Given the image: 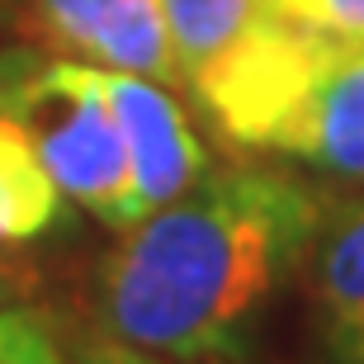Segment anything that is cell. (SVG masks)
I'll return each instance as SVG.
<instances>
[{
	"mask_svg": "<svg viewBox=\"0 0 364 364\" xmlns=\"http://www.w3.org/2000/svg\"><path fill=\"white\" fill-rule=\"evenodd\" d=\"M279 156L336 180H364V43L341 48L284 133Z\"/></svg>",
	"mask_w": 364,
	"mask_h": 364,
	"instance_id": "8992f818",
	"label": "cell"
},
{
	"mask_svg": "<svg viewBox=\"0 0 364 364\" xmlns=\"http://www.w3.org/2000/svg\"><path fill=\"white\" fill-rule=\"evenodd\" d=\"M76 364H114V360H109L105 341H95V346H90V350H85V355H81V360H76Z\"/></svg>",
	"mask_w": 364,
	"mask_h": 364,
	"instance_id": "5bb4252c",
	"label": "cell"
},
{
	"mask_svg": "<svg viewBox=\"0 0 364 364\" xmlns=\"http://www.w3.org/2000/svg\"><path fill=\"white\" fill-rule=\"evenodd\" d=\"M62 199L67 194L43 166L33 137L10 114H0V246H24L53 232Z\"/></svg>",
	"mask_w": 364,
	"mask_h": 364,
	"instance_id": "ba28073f",
	"label": "cell"
},
{
	"mask_svg": "<svg viewBox=\"0 0 364 364\" xmlns=\"http://www.w3.org/2000/svg\"><path fill=\"white\" fill-rule=\"evenodd\" d=\"M166 5V28H171V48L176 62L189 76L203 71L218 53H228L260 14L270 10V0H161Z\"/></svg>",
	"mask_w": 364,
	"mask_h": 364,
	"instance_id": "9c48e42d",
	"label": "cell"
},
{
	"mask_svg": "<svg viewBox=\"0 0 364 364\" xmlns=\"http://www.w3.org/2000/svg\"><path fill=\"white\" fill-rule=\"evenodd\" d=\"M312 312L336 364H364V199L326 208L312 237Z\"/></svg>",
	"mask_w": 364,
	"mask_h": 364,
	"instance_id": "52a82bcc",
	"label": "cell"
},
{
	"mask_svg": "<svg viewBox=\"0 0 364 364\" xmlns=\"http://www.w3.org/2000/svg\"><path fill=\"white\" fill-rule=\"evenodd\" d=\"M0 114H10L38 147L57 189L105 228H133V171L105 71L76 57H48L28 43L0 53Z\"/></svg>",
	"mask_w": 364,
	"mask_h": 364,
	"instance_id": "7a4b0ae2",
	"label": "cell"
},
{
	"mask_svg": "<svg viewBox=\"0 0 364 364\" xmlns=\"http://www.w3.org/2000/svg\"><path fill=\"white\" fill-rule=\"evenodd\" d=\"M270 10L341 48L364 43V0H270Z\"/></svg>",
	"mask_w": 364,
	"mask_h": 364,
	"instance_id": "30bf717a",
	"label": "cell"
},
{
	"mask_svg": "<svg viewBox=\"0 0 364 364\" xmlns=\"http://www.w3.org/2000/svg\"><path fill=\"white\" fill-rule=\"evenodd\" d=\"M336 53L341 43L317 38L265 10L228 53H218L203 71L189 76V90L237 147L279 151L284 133L294 128L298 109L308 105Z\"/></svg>",
	"mask_w": 364,
	"mask_h": 364,
	"instance_id": "3957f363",
	"label": "cell"
},
{
	"mask_svg": "<svg viewBox=\"0 0 364 364\" xmlns=\"http://www.w3.org/2000/svg\"><path fill=\"white\" fill-rule=\"evenodd\" d=\"M322 218V194L289 171H208L123 228L95 279L100 331L176 364L237 360Z\"/></svg>",
	"mask_w": 364,
	"mask_h": 364,
	"instance_id": "6da1fadb",
	"label": "cell"
},
{
	"mask_svg": "<svg viewBox=\"0 0 364 364\" xmlns=\"http://www.w3.org/2000/svg\"><path fill=\"white\" fill-rule=\"evenodd\" d=\"M19 28L57 57L185 85L161 0H24Z\"/></svg>",
	"mask_w": 364,
	"mask_h": 364,
	"instance_id": "277c9868",
	"label": "cell"
},
{
	"mask_svg": "<svg viewBox=\"0 0 364 364\" xmlns=\"http://www.w3.org/2000/svg\"><path fill=\"white\" fill-rule=\"evenodd\" d=\"M105 71V95L114 105L123 147H128V171H133V213L147 218L151 208L180 199L194 189L213 166L203 151L176 85L133 76V71Z\"/></svg>",
	"mask_w": 364,
	"mask_h": 364,
	"instance_id": "5b68a950",
	"label": "cell"
},
{
	"mask_svg": "<svg viewBox=\"0 0 364 364\" xmlns=\"http://www.w3.org/2000/svg\"><path fill=\"white\" fill-rule=\"evenodd\" d=\"M105 350L114 364H176V360H156L147 350H133V346H119V341H109V336H105Z\"/></svg>",
	"mask_w": 364,
	"mask_h": 364,
	"instance_id": "4fadbf2b",
	"label": "cell"
},
{
	"mask_svg": "<svg viewBox=\"0 0 364 364\" xmlns=\"http://www.w3.org/2000/svg\"><path fill=\"white\" fill-rule=\"evenodd\" d=\"M0 364H67V355L33 308H0Z\"/></svg>",
	"mask_w": 364,
	"mask_h": 364,
	"instance_id": "8fae6325",
	"label": "cell"
},
{
	"mask_svg": "<svg viewBox=\"0 0 364 364\" xmlns=\"http://www.w3.org/2000/svg\"><path fill=\"white\" fill-rule=\"evenodd\" d=\"M38 294V270L19 260L10 246H0V308H24Z\"/></svg>",
	"mask_w": 364,
	"mask_h": 364,
	"instance_id": "7c38bea8",
	"label": "cell"
}]
</instances>
